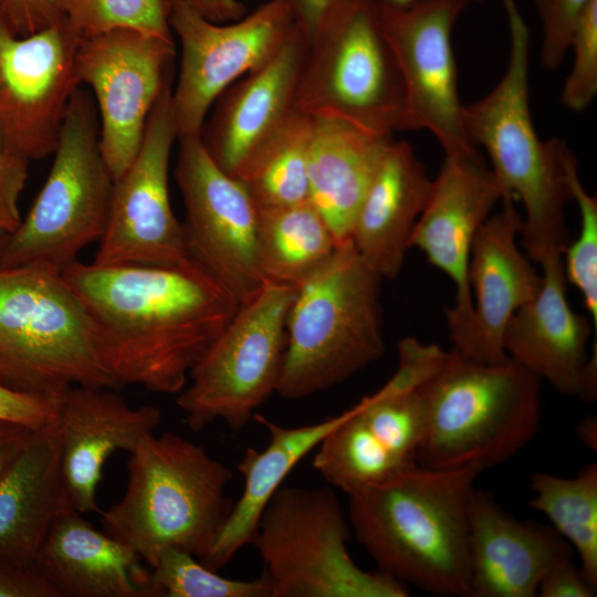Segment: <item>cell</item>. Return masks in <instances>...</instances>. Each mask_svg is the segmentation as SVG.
I'll return each mask as SVG.
<instances>
[{"label": "cell", "mask_w": 597, "mask_h": 597, "mask_svg": "<svg viewBox=\"0 0 597 597\" xmlns=\"http://www.w3.org/2000/svg\"><path fill=\"white\" fill-rule=\"evenodd\" d=\"M93 326L101 364L119 387L178 395L239 301L197 262L105 265L75 261L61 273Z\"/></svg>", "instance_id": "obj_1"}, {"label": "cell", "mask_w": 597, "mask_h": 597, "mask_svg": "<svg viewBox=\"0 0 597 597\" xmlns=\"http://www.w3.org/2000/svg\"><path fill=\"white\" fill-rule=\"evenodd\" d=\"M479 464L418 463L348 495V521L379 570L439 596L469 597V507Z\"/></svg>", "instance_id": "obj_2"}, {"label": "cell", "mask_w": 597, "mask_h": 597, "mask_svg": "<svg viewBox=\"0 0 597 597\" xmlns=\"http://www.w3.org/2000/svg\"><path fill=\"white\" fill-rule=\"evenodd\" d=\"M501 3L510 33L506 70L492 91L463 105V125L471 144L488 153L502 198L522 201L521 243L540 264L563 255L569 243L565 161L570 149L557 138L543 142L536 133L530 108V29L515 0Z\"/></svg>", "instance_id": "obj_3"}, {"label": "cell", "mask_w": 597, "mask_h": 597, "mask_svg": "<svg viewBox=\"0 0 597 597\" xmlns=\"http://www.w3.org/2000/svg\"><path fill=\"white\" fill-rule=\"evenodd\" d=\"M127 469L123 496L101 513L103 531L150 568L169 548L205 559L233 504L224 495L231 470L172 432L145 437Z\"/></svg>", "instance_id": "obj_4"}, {"label": "cell", "mask_w": 597, "mask_h": 597, "mask_svg": "<svg viewBox=\"0 0 597 597\" xmlns=\"http://www.w3.org/2000/svg\"><path fill=\"white\" fill-rule=\"evenodd\" d=\"M541 383L511 358L485 364L442 350L419 385L426 420L417 463L485 470L510 460L540 428Z\"/></svg>", "instance_id": "obj_5"}, {"label": "cell", "mask_w": 597, "mask_h": 597, "mask_svg": "<svg viewBox=\"0 0 597 597\" xmlns=\"http://www.w3.org/2000/svg\"><path fill=\"white\" fill-rule=\"evenodd\" d=\"M381 280L348 240L296 289L286 321L279 396L310 397L384 355Z\"/></svg>", "instance_id": "obj_6"}, {"label": "cell", "mask_w": 597, "mask_h": 597, "mask_svg": "<svg viewBox=\"0 0 597 597\" xmlns=\"http://www.w3.org/2000/svg\"><path fill=\"white\" fill-rule=\"evenodd\" d=\"M0 383L48 397L73 386L119 388L100 362L84 306L60 273L0 268Z\"/></svg>", "instance_id": "obj_7"}, {"label": "cell", "mask_w": 597, "mask_h": 597, "mask_svg": "<svg viewBox=\"0 0 597 597\" xmlns=\"http://www.w3.org/2000/svg\"><path fill=\"white\" fill-rule=\"evenodd\" d=\"M52 155L32 207L6 237L0 268L35 266L61 274L105 232L114 178L100 147L96 105L81 87L71 100Z\"/></svg>", "instance_id": "obj_8"}, {"label": "cell", "mask_w": 597, "mask_h": 597, "mask_svg": "<svg viewBox=\"0 0 597 597\" xmlns=\"http://www.w3.org/2000/svg\"><path fill=\"white\" fill-rule=\"evenodd\" d=\"M350 531L332 489L281 485L250 543L263 562L272 597L408 596L406 584L353 561Z\"/></svg>", "instance_id": "obj_9"}, {"label": "cell", "mask_w": 597, "mask_h": 597, "mask_svg": "<svg viewBox=\"0 0 597 597\" xmlns=\"http://www.w3.org/2000/svg\"><path fill=\"white\" fill-rule=\"evenodd\" d=\"M295 108L377 134L413 130L399 66L371 2L354 0L308 43Z\"/></svg>", "instance_id": "obj_10"}, {"label": "cell", "mask_w": 597, "mask_h": 597, "mask_svg": "<svg viewBox=\"0 0 597 597\" xmlns=\"http://www.w3.org/2000/svg\"><path fill=\"white\" fill-rule=\"evenodd\" d=\"M295 293V287L266 281L240 303L177 395L189 428L201 430L222 420L240 430L276 391Z\"/></svg>", "instance_id": "obj_11"}, {"label": "cell", "mask_w": 597, "mask_h": 597, "mask_svg": "<svg viewBox=\"0 0 597 597\" xmlns=\"http://www.w3.org/2000/svg\"><path fill=\"white\" fill-rule=\"evenodd\" d=\"M398 350L395 375L345 410L342 422L317 446L313 468L346 494L386 482L417 463L426 420L419 385L443 349L408 337Z\"/></svg>", "instance_id": "obj_12"}, {"label": "cell", "mask_w": 597, "mask_h": 597, "mask_svg": "<svg viewBox=\"0 0 597 597\" xmlns=\"http://www.w3.org/2000/svg\"><path fill=\"white\" fill-rule=\"evenodd\" d=\"M169 24L181 45L171 112L177 138L199 135L220 94L269 61L295 28L281 0H269L241 19L218 23L170 0Z\"/></svg>", "instance_id": "obj_13"}, {"label": "cell", "mask_w": 597, "mask_h": 597, "mask_svg": "<svg viewBox=\"0 0 597 597\" xmlns=\"http://www.w3.org/2000/svg\"><path fill=\"white\" fill-rule=\"evenodd\" d=\"M171 92L172 81L149 114L135 159L114 180L95 263L176 266L193 261L184 222L174 214L169 198V159L177 139Z\"/></svg>", "instance_id": "obj_14"}, {"label": "cell", "mask_w": 597, "mask_h": 597, "mask_svg": "<svg viewBox=\"0 0 597 597\" xmlns=\"http://www.w3.org/2000/svg\"><path fill=\"white\" fill-rule=\"evenodd\" d=\"M82 41L65 15L27 36L0 17V137L18 156L52 155L81 83L76 54Z\"/></svg>", "instance_id": "obj_15"}, {"label": "cell", "mask_w": 597, "mask_h": 597, "mask_svg": "<svg viewBox=\"0 0 597 597\" xmlns=\"http://www.w3.org/2000/svg\"><path fill=\"white\" fill-rule=\"evenodd\" d=\"M172 39L117 29L83 39L76 74L100 113V147L117 179L135 159L149 114L172 81Z\"/></svg>", "instance_id": "obj_16"}, {"label": "cell", "mask_w": 597, "mask_h": 597, "mask_svg": "<svg viewBox=\"0 0 597 597\" xmlns=\"http://www.w3.org/2000/svg\"><path fill=\"white\" fill-rule=\"evenodd\" d=\"M177 139L176 180L191 258L242 303L266 282L258 256V208L244 185L213 161L199 135Z\"/></svg>", "instance_id": "obj_17"}, {"label": "cell", "mask_w": 597, "mask_h": 597, "mask_svg": "<svg viewBox=\"0 0 597 597\" xmlns=\"http://www.w3.org/2000/svg\"><path fill=\"white\" fill-rule=\"evenodd\" d=\"M467 7L462 0L375 6L399 66L412 128L428 129L446 156L478 155L464 130L452 48L453 27Z\"/></svg>", "instance_id": "obj_18"}, {"label": "cell", "mask_w": 597, "mask_h": 597, "mask_svg": "<svg viewBox=\"0 0 597 597\" xmlns=\"http://www.w3.org/2000/svg\"><path fill=\"white\" fill-rule=\"evenodd\" d=\"M308 41L297 25L276 53L226 88L199 137L213 161L240 179L281 137L295 100Z\"/></svg>", "instance_id": "obj_19"}, {"label": "cell", "mask_w": 597, "mask_h": 597, "mask_svg": "<svg viewBox=\"0 0 597 597\" xmlns=\"http://www.w3.org/2000/svg\"><path fill=\"white\" fill-rule=\"evenodd\" d=\"M500 199L502 192L498 181L479 154L446 156L412 231L410 247L422 251L428 261L455 284V305L446 308L450 339L471 317V248L478 230Z\"/></svg>", "instance_id": "obj_20"}, {"label": "cell", "mask_w": 597, "mask_h": 597, "mask_svg": "<svg viewBox=\"0 0 597 597\" xmlns=\"http://www.w3.org/2000/svg\"><path fill=\"white\" fill-rule=\"evenodd\" d=\"M536 296L520 307L503 334V348L516 364L558 392L593 401L597 394V353L589 356V320L574 312L566 296L563 255L544 259Z\"/></svg>", "instance_id": "obj_21"}, {"label": "cell", "mask_w": 597, "mask_h": 597, "mask_svg": "<svg viewBox=\"0 0 597 597\" xmlns=\"http://www.w3.org/2000/svg\"><path fill=\"white\" fill-rule=\"evenodd\" d=\"M503 208L478 230L470 255L469 282L475 302L464 328L454 336L452 348L485 364L510 359L503 348L504 329L513 314L532 301L542 285V275L516 244L522 218L512 198H502Z\"/></svg>", "instance_id": "obj_22"}, {"label": "cell", "mask_w": 597, "mask_h": 597, "mask_svg": "<svg viewBox=\"0 0 597 597\" xmlns=\"http://www.w3.org/2000/svg\"><path fill=\"white\" fill-rule=\"evenodd\" d=\"M115 390L73 386L57 399L62 476L69 500L81 514L102 513L96 492L109 457L134 452L161 422L157 407H132Z\"/></svg>", "instance_id": "obj_23"}, {"label": "cell", "mask_w": 597, "mask_h": 597, "mask_svg": "<svg viewBox=\"0 0 597 597\" xmlns=\"http://www.w3.org/2000/svg\"><path fill=\"white\" fill-rule=\"evenodd\" d=\"M573 556L553 528L522 521L486 491L474 489L469 507V597H535L557 561Z\"/></svg>", "instance_id": "obj_24"}, {"label": "cell", "mask_w": 597, "mask_h": 597, "mask_svg": "<svg viewBox=\"0 0 597 597\" xmlns=\"http://www.w3.org/2000/svg\"><path fill=\"white\" fill-rule=\"evenodd\" d=\"M74 509L52 524L34 568L59 597H163L150 567Z\"/></svg>", "instance_id": "obj_25"}, {"label": "cell", "mask_w": 597, "mask_h": 597, "mask_svg": "<svg viewBox=\"0 0 597 597\" xmlns=\"http://www.w3.org/2000/svg\"><path fill=\"white\" fill-rule=\"evenodd\" d=\"M432 187L433 180L412 146L392 139L363 197L350 233L358 254L381 279L399 274Z\"/></svg>", "instance_id": "obj_26"}, {"label": "cell", "mask_w": 597, "mask_h": 597, "mask_svg": "<svg viewBox=\"0 0 597 597\" xmlns=\"http://www.w3.org/2000/svg\"><path fill=\"white\" fill-rule=\"evenodd\" d=\"M71 509L54 422L32 430L0 476V556L34 567L53 522Z\"/></svg>", "instance_id": "obj_27"}, {"label": "cell", "mask_w": 597, "mask_h": 597, "mask_svg": "<svg viewBox=\"0 0 597 597\" xmlns=\"http://www.w3.org/2000/svg\"><path fill=\"white\" fill-rule=\"evenodd\" d=\"M310 118L308 200L339 245L350 240L359 205L394 137L334 117Z\"/></svg>", "instance_id": "obj_28"}, {"label": "cell", "mask_w": 597, "mask_h": 597, "mask_svg": "<svg viewBox=\"0 0 597 597\" xmlns=\"http://www.w3.org/2000/svg\"><path fill=\"white\" fill-rule=\"evenodd\" d=\"M344 416L345 411L320 422L284 427L259 412L254 413L253 420L266 430L269 442L263 450H244L238 463L244 481L242 493L232 504L223 528L201 563L219 572L244 545L251 543L262 512L283 480L342 422Z\"/></svg>", "instance_id": "obj_29"}, {"label": "cell", "mask_w": 597, "mask_h": 597, "mask_svg": "<svg viewBox=\"0 0 597 597\" xmlns=\"http://www.w3.org/2000/svg\"><path fill=\"white\" fill-rule=\"evenodd\" d=\"M256 247L265 281L297 289L332 258L338 244L307 200L258 208Z\"/></svg>", "instance_id": "obj_30"}, {"label": "cell", "mask_w": 597, "mask_h": 597, "mask_svg": "<svg viewBox=\"0 0 597 597\" xmlns=\"http://www.w3.org/2000/svg\"><path fill=\"white\" fill-rule=\"evenodd\" d=\"M530 488L534 498L528 505L575 549L584 578L597 588V464L583 467L573 478L533 473Z\"/></svg>", "instance_id": "obj_31"}, {"label": "cell", "mask_w": 597, "mask_h": 597, "mask_svg": "<svg viewBox=\"0 0 597 597\" xmlns=\"http://www.w3.org/2000/svg\"><path fill=\"white\" fill-rule=\"evenodd\" d=\"M310 130V116L296 111L281 137L239 179L256 208L308 200Z\"/></svg>", "instance_id": "obj_32"}, {"label": "cell", "mask_w": 597, "mask_h": 597, "mask_svg": "<svg viewBox=\"0 0 597 597\" xmlns=\"http://www.w3.org/2000/svg\"><path fill=\"white\" fill-rule=\"evenodd\" d=\"M150 569L163 597H272L264 573L252 580L226 578L179 548L164 551Z\"/></svg>", "instance_id": "obj_33"}, {"label": "cell", "mask_w": 597, "mask_h": 597, "mask_svg": "<svg viewBox=\"0 0 597 597\" xmlns=\"http://www.w3.org/2000/svg\"><path fill=\"white\" fill-rule=\"evenodd\" d=\"M170 0H66L64 15L82 40L117 29L172 39Z\"/></svg>", "instance_id": "obj_34"}, {"label": "cell", "mask_w": 597, "mask_h": 597, "mask_svg": "<svg viewBox=\"0 0 597 597\" xmlns=\"http://www.w3.org/2000/svg\"><path fill=\"white\" fill-rule=\"evenodd\" d=\"M566 178L572 199L579 209L578 238L564 251V271L567 282L580 292L587 312L597 325V199L584 188L577 159L572 150L565 161Z\"/></svg>", "instance_id": "obj_35"}, {"label": "cell", "mask_w": 597, "mask_h": 597, "mask_svg": "<svg viewBox=\"0 0 597 597\" xmlns=\"http://www.w3.org/2000/svg\"><path fill=\"white\" fill-rule=\"evenodd\" d=\"M572 70L564 83L562 104L570 111L586 109L597 95V0L579 14L569 39Z\"/></svg>", "instance_id": "obj_36"}, {"label": "cell", "mask_w": 597, "mask_h": 597, "mask_svg": "<svg viewBox=\"0 0 597 597\" xmlns=\"http://www.w3.org/2000/svg\"><path fill=\"white\" fill-rule=\"evenodd\" d=\"M543 30L541 61L545 69L559 67L568 53L573 28L590 0H532Z\"/></svg>", "instance_id": "obj_37"}, {"label": "cell", "mask_w": 597, "mask_h": 597, "mask_svg": "<svg viewBox=\"0 0 597 597\" xmlns=\"http://www.w3.org/2000/svg\"><path fill=\"white\" fill-rule=\"evenodd\" d=\"M59 397L40 396L11 389L0 383V421L38 430L56 420Z\"/></svg>", "instance_id": "obj_38"}, {"label": "cell", "mask_w": 597, "mask_h": 597, "mask_svg": "<svg viewBox=\"0 0 597 597\" xmlns=\"http://www.w3.org/2000/svg\"><path fill=\"white\" fill-rule=\"evenodd\" d=\"M66 0H0V17L18 36H27L64 17Z\"/></svg>", "instance_id": "obj_39"}, {"label": "cell", "mask_w": 597, "mask_h": 597, "mask_svg": "<svg viewBox=\"0 0 597 597\" xmlns=\"http://www.w3.org/2000/svg\"><path fill=\"white\" fill-rule=\"evenodd\" d=\"M29 163L11 151L0 137V227L7 233L21 221L18 202L28 178Z\"/></svg>", "instance_id": "obj_40"}, {"label": "cell", "mask_w": 597, "mask_h": 597, "mask_svg": "<svg viewBox=\"0 0 597 597\" xmlns=\"http://www.w3.org/2000/svg\"><path fill=\"white\" fill-rule=\"evenodd\" d=\"M597 588L583 576L573 556L557 561L543 575L537 587L541 597H593Z\"/></svg>", "instance_id": "obj_41"}, {"label": "cell", "mask_w": 597, "mask_h": 597, "mask_svg": "<svg viewBox=\"0 0 597 597\" xmlns=\"http://www.w3.org/2000/svg\"><path fill=\"white\" fill-rule=\"evenodd\" d=\"M0 597H59L34 568L0 556Z\"/></svg>", "instance_id": "obj_42"}, {"label": "cell", "mask_w": 597, "mask_h": 597, "mask_svg": "<svg viewBox=\"0 0 597 597\" xmlns=\"http://www.w3.org/2000/svg\"><path fill=\"white\" fill-rule=\"evenodd\" d=\"M308 43L354 0H281Z\"/></svg>", "instance_id": "obj_43"}, {"label": "cell", "mask_w": 597, "mask_h": 597, "mask_svg": "<svg viewBox=\"0 0 597 597\" xmlns=\"http://www.w3.org/2000/svg\"><path fill=\"white\" fill-rule=\"evenodd\" d=\"M182 2L210 21L233 22L247 14V7L240 0H171Z\"/></svg>", "instance_id": "obj_44"}, {"label": "cell", "mask_w": 597, "mask_h": 597, "mask_svg": "<svg viewBox=\"0 0 597 597\" xmlns=\"http://www.w3.org/2000/svg\"><path fill=\"white\" fill-rule=\"evenodd\" d=\"M32 429L22 425L0 421V476L27 442Z\"/></svg>", "instance_id": "obj_45"}, {"label": "cell", "mask_w": 597, "mask_h": 597, "mask_svg": "<svg viewBox=\"0 0 597 597\" xmlns=\"http://www.w3.org/2000/svg\"><path fill=\"white\" fill-rule=\"evenodd\" d=\"M596 420L594 417H588L583 420L577 428L578 436L583 443L596 450Z\"/></svg>", "instance_id": "obj_46"}, {"label": "cell", "mask_w": 597, "mask_h": 597, "mask_svg": "<svg viewBox=\"0 0 597 597\" xmlns=\"http://www.w3.org/2000/svg\"><path fill=\"white\" fill-rule=\"evenodd\" d=\"M367 1L374 3L375 6H381V7H388V8H405V7L411 6L413 3H417L423 0H367ZM462 1L470 4L472 2H480L483 0H462Z\"/></svg>", "instance_id": "obj_47"}, {"label": "cell", "mask_w": 597, "mask_h": 597, "mask_svg": "<svg viewBox=\"0 0 597 597\" xmlns=\"http://www.w3.org/2000/svg\"><path fill=\"white\" fill-rule=\"evenodd\" d=\"M7 234L8 233L0 227V252H1Z\"/></svg>", "instance_id": "obj_48"}]
</instances>
